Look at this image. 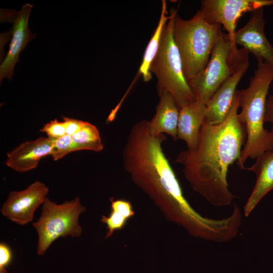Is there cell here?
<instances>
[{
	"label": "cell",
	"instance_id": "cell-1",
	"mask_svg": "<svg viewBox=\"0 0 273 273\" xmlns=\"http://www.w3.org/2000/svg\"><path fill=\"white\" fill-rule=\"evenodd\" d=\"M166 140L164 134H150L148 120L134 124L122 151L124 169L168 220L182 226L192 237L225 242L232 231L231 219L205 217L192 207L163 152Z\"/></svg>",
	"mask_w": 273,
	"mask_h": 273
},
{
	"label": "cell",
	"instance_id": "cell-2",
	"mask_svg": "<svg viewBox=\"0 0 273 273\" xmlns=\"http://www.w3.org/2000/svg\"><path fill=\"white\" fill-rule=\"evenodd\" d=\"M240 90H237L224 120L212 124L204 119L196 146L177 155L192 189L216 207L230 205L235 196L227 180L229 167L239 159L246 133L238 118Z\"/></svg>",
	"mask_w": 273,
	"mask_h": 273
},
{
	"label": "cell",
	"instance_id": "cell-3",
	"mask_svg": "<svg viewBox=\"0 0 273 273\" xmlns=\"http://www.w3.org/2000/svg\"><path fill=\"white\" fill-rule=\"evenodd\" d=\"M257 67L248 86L240 90L238 118L244 125L246 140L237 164L244 169L248 158L256 159L273 150V133L265 129V113L269 88L273 81V67L265 61H257Z\"/></svg>",
	"mask_w": 273,
	"mask_h": 273
},
{
	"label": "cell",
	"instance_id": "cell-4",
	"mask_svg": "<svg viewBox=\"0 0 273 273\" xmlns=\"http://www.w3.org/2000/svg\"><path fill=\"white\" fill-rule=\"evenodd\" d=\"M222 33L221 26L207 21L200 10L189 20H184L176 13L173 23V37L188 82L206 67Z\"/></svg>",
	"mask_w": 273,
	"mask_h": 273
},
{
	"label": "cell",
	"instance_id": "cell-5",
	"mask_svg": "<svg viewBox=\"0 0 273 273\" xmlns=\"http://www.w3.org/2000/svg\"><path fill=\"white\" fill-rule=\"evenodd\" d=\"M176 13L174 9L170 11L169 19L163 28L150 70L157 78L158 93L170 94L179 111L196 100L185 76L180 55L173 37V23Z\"/></svg>",
	"mask_w": 273,
	"mask_h": 273
},
{
	"label": "cell",
	"instance_id": "cell-6",
	"mask_svg": "<svg viewBox=\"0 0 273 273\" xmlns=\"http://www.w3.org/2000/svg\"><path fill=\"white\" fill-rule=\"evenodd\" d=\"M85 210L79 197L60 204L47 197L40 217L32 224L38 235L37 254L43 255L51 244L60 237H79L82 229L79 217Z\"/></svg>",
	"mask_w": 273,
	"mask_h": 273
},
{
	"label": "cell",
	"instance_id": "cell-7",
	"mask_svg": "<svg viewBox=\"0 0 273 273\" xmlns=\"http://www.w3.org/2000/svg\"><path fill=\"white\" fill-rule=\"evenodd\" d=\"M242 49L232 45L227 33L217 40L204 69L189 81L196 101L206 105L221 85L232 75L238 63Z\"/></svg>",
	"mask_w": 273,
	"mask_h": 273
},
{
	"label": "cell",
	"instance_id": "cell-8",
	"mask_svg": "<svg viewBox=\"0 0 273 273\" xmlns=\"http://www.w3.org/2000/svg\"><path fill=\"white\" fill-rule=\"evenodd\" d=\"M273 6V0H204L199 10L209 22L223 26L232 45L236 27L239 19L249 12Z\"/></svg>",
	"mask_w": 273,
	"mask_h": 273
},
{
	"label": "cell",
	"instance_id": "cell-9",
	"mask_svg": "<svg viewBox=\"0 0 273 273\" xmlns=\"http://www.w3.org/2000/svg\"><path fill=\"white\" fill-rule=\"evenodd\" d=\"M33 5L26 3L19 11L12 10L1 11V21L13 24L12 37L7 55L1 64L0 81L4 78L11 80L16 63L19 62L20 52L35 37L29 29L28 22Z\"/></svg>",
	"mask_w": 273,
	"mask_h": 273
},
{
	"label": "cell",
	"instance_id": "cell-10",
	"mask_svg": "<svg viewBox=\"0 0 273 273\" xmlns=\"http://www.w3.org/2000/svg\"><path fill=\"white\" fill-rule=\"evenodd\" d=\"M49 191L48 187L38 180L23 190L12 191L1 212L12 222L20 225H26L33 220L35 211L42 205Z\"/></svg>",
	"mask_w": 273,
	"mask_h": 273
},
{
	"label": "cell",
	"instance_id": "cell-11",
	"mask_svg": "<svg viewBox=\"0 0 273 273\" xmlns=\"http://www.w3.org/2000/svg\"><path fill=\"white\" fill-rule=\"evenodd\" d=\"M249 52L242 48L240 58L232 75L217 89L206 104L205 119L212 124H219L225 119L232 106L236 87L246 72L249 63Z\"/></svg>",
	"mask_w": 273,
	"mask_h": 273
},
{
	"label": "cell",
	"instance_id": "cell-12",
	"mask_svg": "<svg viewBox=\"0 0 273 273\" xmlns=\"http://www.w3.org/2000/svg\"><path fill=\"white\" fill-rule=\"evenodd\" d=\"M263 10L260 8L252 12L246 24L236 31L234 41L251 53L257 61H265L273 67V47L264 33Z\"/></svg>",
	"mask_w": 273,
	"mask_h": 273
},
{
	"label": "cell",
	"instance_id": "cell-13",
	"mask_svg": "<svg viewBox=\"0 0 273 273\" xmlns=\"http://www.w3.org/2000/svg\"><path fill=\"white\" fill-rule=\"evenodd\" d=\"M54 140L48 137H39L25 142L7 154L5 164L14 170L22 173L35 168L40 160L52 154Z\"/></svg>",
	"mask_w": 273,
	"mask_h": 273
},
{
	"label": "cell",
	"instance_id": "cell-14",
	"mask_svg": "<svg viewBox=\"0 0 273 273\" xmlns=\"http://www.w3.org/2000/svg\"><path fill=\"white\" fill-rule=\"evenodd\" d=\"M245 169L256 175V183L244 208V214L247 217L261 200L273 190V150L260 155L251 166Z\"/></svg>",
	"mask_w": 273,
	"mask_h": 273
},
{
	"label": "cell",
	"instance_id": "cell-15",
	"mask_svg": "<svg viewBox=\"0 0 273 273\" xmlns=\"http://www.w3.org/2000/svg\"><path fill=\"white\" fill-rule=\"evenodd\" d=\"M159 101L154 116L148 121L150 134L158 135L166 133L177 140L179 109L172 95L166 92L158 94Z\"/></svg>",
	"mask_w": 273,
	"mask_h": 273
},
{
	"label": "cell",
	"instance_id": "cell-16",
	"mask_svg": "<svg viewBox=\"0 0 273 273\" xmlns=\"http://www.w3.org/2000/svg\"><path fill=\"white\" fill-rule=\"evenodd\" d=\"M206 111V105L196 100L179 110L177 140L184 141L188 149H194L197 144Z\"/></svg>",
	"mask_w": 273,
	"mask_h": 273
},
{
	"label": "cell",
	"instance_id": "cell-17",
	"mask_svg": "<svg viewBox=\"0 0 273 273\" xmlns=\"http://www.w3.org/2000/svg\"><path fill=\"white\" fill-rule=\"evenodd\" d=\"M161 6V12L158 25L147 46L137 74L142 75L145 82L149 81L152 78L150 66L157 53L163 28L170 18L169 16H167L168 13L166 1H162Z\"/></svg>",
	"mask_w": 273,
	"mask_h": 273
},
{
	"label": "cell",
	"instance_id": "cell-18",
	"mask_svg": "<svg viewBox=\"0 0 273 273\" xmlns=\"http://www.w3.org/2000/svg\"><path fill=\"white\" fill-rule=\"evenodd\" d=\"M111 212L109 216L103 215L100 221L106 225L105 238L111 237L116 231L122 230L127 221L134 215L130 202L124 199H110Z\"/></svg>",
	"mask_w": 273,
	"mask_h": 273
},
{
	"label": "cell",
	"instance_id": "cell-19",
	"mask_svg": "<svg viewBox=\"0 0 273 273\" xmlns=\"http://www.w3.org/2000/svg\"><path fill=\"white\" fill-rule=\"evenodd\" d=\"M71 137L77 151L100 152L104 148L99 130L88 122L84 121L81 128Z\"/></svg>",
	"mask_w": 273,
	"mask_h": 273
},
{
	"label": "cell",
	"instance_id": "cell-20",
	"mask_svg": "<svg viewBox=\"0 0 273 273\" xmlns=\"http://www.w3.org/2000/svg\"><path fill=\"white\" fill-rule=\"evenodd\" d=\"M77 151L71 136L65 134L54 140V148L51 156L55 161H57L68 153Z\"/></svg>",
	"mask_w": 273,
	"mask_h": 273
},
{
	"label": "cell",
	"instance_id": "cell-21",
	"mask_svg": "<svg viewBox=\"0 0 273 273\" xmlns=\"http://www.w3.org/2000/svg\"><path fill=\"white\" fill-rule=\"evenodd\" d=\"M39 131L46 133L48 138L56 140L66 134L65 125L64 122L54 119L46 123Z\"/></svg>",
	"mask_w": 273,
	"mask_h": 273
},
{
	"label": "cell",
	"instance_id": "cell-22",
	"mask_svg": "<svg viewBox=\"0 0 273 273\" xmlns=\"http://www.w3.org/2000/svg\"><path fill=\"white\" fill-rule=\"evenodd\" d=\"M65 125L66 134L72 136L82 127L84 121L72 118L62 116Z\"/></svg>",
	"mask_w": 273,
	"mask_h": 273
},
{
	"label": "cell",
	"instance_id": "cell-23",
	"mask_svg": "<svg viewBox=\"0 0 273 273\" xmlns=\"http://www.w3.org/2000/svg\"><path fill=\"white\" fill-rule=\"evenodd\" d=\"M12 253L9 247L5 244H0V266L6 267L11 262Z\"/></svg>",
	"mask_w": 273,
	"mask_h": 273
},
{
	"label": "cell",
	"instance_id": "cell-24",
	"mask_svg": "<svg viewBox=\"0 0 273 273\" xmlns=\"http://www.w3.org/2000/svg\"><path fill=\"white\" fill-rule=\"evenodd\" d=\"M264 121L271 124V131L273 133V95L267 97L266 100Z\"/></svg>",
	"mask_w": 273,
	"mask_h": 273
},
{
	"label": "cell",
	"instance_id": "cell-25",
	"mask_svg": "<svg viewBox=\"0 0 273 273\" xmlns=\"http://www.w3.org/2000/svg\"><path fill=\"white\" fill-rule=\"evenodd\" d=\"M0 273H8L6 267L0 266Z\"/></svg>",
	"mask_w": 273,
	"mask_h": 273
}]
</instances>
